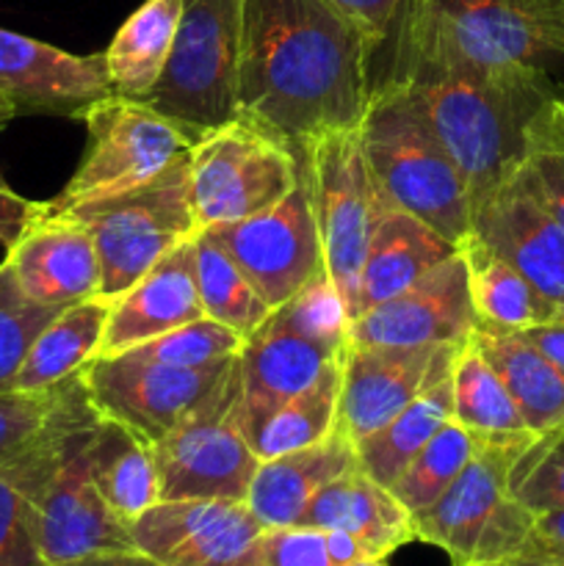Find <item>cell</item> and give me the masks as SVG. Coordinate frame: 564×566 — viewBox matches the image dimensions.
I'll use <instances>...</instances> for the list:
<instances>
[{"label": "cell", "instance_id": "816d5d0a", "mask_svg": "<svg viewBox=\"0 0 564 566\" xmlns=\"http://www.w3.org/2000/svg\"><path fill=\"white\" fill-rule=\"evenodd\" d=\"M17 116V111H14V105L9 103V99L3 97V94H0V130H3L6 125H9L11 119H14Z\"/></svg>", "mask_w": 564, "mask_h": 566}, {"label": "cell", "instance_id": "7c38bea8", "mask_svg": "<svg viewBox=\"0 0 564 566\" xmlns=\"http://www.w3.org/2000/svg\"><path fill=\"white\" fill-rule=\"evenodd\" d=\"M160 501H243L258 453L241 418V370L186 423L153 446Z\"/></svg>", "mask_w": 564, "mask_h": 566}, {"label": "cell", "instance_id": "4fadbf2b", "mask_svg": "<svg viewBox=\"0 0 564 566\" xmlns=\"http://www.w3.org/2000/svg\"><path fill=\"white\" fill-rule=\"evenodd\" d=\"M208 232L247 271L271 310L282 307L326 269L302 160L288 197L249 219L208 227Z\"/></svg>", "mask_w": 564, "mask_h": 566}, {"label": "cell", "instance_id": "603a6c76", "mask_svg": "<svg viewBox=\"0 0 564 566\" xmlns=\"http://www.w3.org/2000/svg\"><path fill=\"white\" fill-rule=\"evenodd\" d=\"M354 468H359L357 448L337 420L330 437L315 446L263 459L249 486L247 506L265 528L302 525L315 495Z\"/></svg>", "mask_w": 564, "mask_h": 566}, {"label": "cell", "instance_id": "7a4b0ae2", "mask_svg": "<svg viewBox=\"0 0 564 566\" xmlns=\"http://www.w3.org/2000/svg\"><path fill=\"white\" fill-rule=\"evenodd\" d=\"M374 48L326 0H243L241 116L291 144L359 127L376 83Z\"/></svg>", "mask_w": 564, "mask_h": 566}, {"label": "cell", "instance_id": "bcb514c9", "mask_svg": "<svg viewBox=\"0 0 564 566\" xmlns=\"http://www.w3.org/2000/svg\"><path fill=\"white\" fill-rule=\"evenodd\" d=\"M523 553L525 556H545L564 562V509L536 514L534 531H531L529 545L523 547Z\"/></svg>", "mask_w": 564, "mask_h": 566}, {"label": "cell", "instance_id": "8992f818", "mask_svg": "<svg viewBox=\"0 0 564 566\" xmlns=\"http://www.w3.org/2000/svg\"><path fill=\"white\" fill-rule=\"evenodd\" d=\"M97 412L81 379L70 376L61 398V429L48 475L36 497V534L44 564L88 553L133 551L130 525L105 503L92 468Z\"/></svg>", "mask_w": 564, "mask_h": 566}, {"label": "cell", "instance_id": "52a82bcc", "mask_svg": "<svg viewBox=\"0 0 564 566\" xmlns=\"http://www.w3.org/2000/svg\"><path fill=\"white\" fill-rule=\"evenodd\" d=\"M243 0H182L180 28L158 83L142 97L194 144L241 116L238 53Z\"/></svg>", "mask_w": 564, "mask_h": 566}, {"label": "cell", "instance_id": "ee69618b", "mask_svg": "<svg viewBox=\"0 0 564 566\" xmlns=\"http://www.w3.org/2000/svg\"><path fill=\"white\" fill-rule=\"evenodd\" d=\"M341 17H346L374 48H385L393 25H396L398 11L404 9L407 0H326Z\"/></svg>", "mask_w": 564, "mask_h": 566}, {"label": "cell", "instance_id": "4316f807", "mask_svg": "<svg viewBox=\"0 0 564 566\" xmlns=\"http://www.w3.org/2000/svg\"><path fill=\"white\" fill-rule=\"evenodd\" d=\"M470 340L512 392L531 434L540 437L564 426V374L540 348L518 332L476 329Z\"/></svg>", "mask_w": 564, "mask_h": 566}, {"label": "cell", "instance_id": "7bdbcfd3", "mask_svg": "<svg viewBox=\"0 0 564 566\" xmlns=\"http://www.w3.org/2000/svg\"><path fill=\"white\" fill-rule=\"evenodd\" d=\"M263 566H337L330 553L326 531L313 525L265 528L258 542Z\"/></svg>", "mask_w": 564, "mask_h": 566}, {"label": "cell", "instance_id": "83f0119b", "mask_svg": "<svg viewBox=\"0 0 564 566\" xmlns=\"http://www.w3.org/2000/svg\"><path fill=\"white\" fill-rule=\"evenodd\" d=\"M61 398L31 448L0 468V566H44L36 534V497L59 442Z\"/></svg>", "mask_w": 564, "mask_h": 566}, {"label": "cell", "instance_id": "ffe728a7", "mask_svg": "<svg viewBox=\"0 0 564 566\" xmlns=\"http://www.w3.org/2000/svg\"><path fill=\"white\" fill-rule=\"evenodd\" d=\"M473 235L512 260L564 313V230L536 202L520 166L473 210Z\"/></svg>", "mask_w": 564, "mask_h": 566}, {"label": "cell", "instance_id": "f907efd6", "mask_svg": "<svg viewBox=\"0 0 564 566\" xmlns=\"http://www.w3.org/2000/svg\"><path fill=\"white\" fill-rule=\"evenodd\" d=\"M484 566H564V562H556V558H545V556H514L506 558V562L498 564H484Z\"/></svg>", "mask_w": 564, "mask_h": 566}, {"label": "cell", "instance_id": "b9f144b4", "mask_svg": "<svg viewBox=\"0 0 564 566\" xmlns=\"http://www.w3.org/2000/svg\"><path fill=\"white\" fill-rule=\"evenodd\" d=\"M64 381L48 390L0 392V468L14 462L42 434L59 407Z\"/></svg>", "mask_w": 564, "mask_h": 566}, {"label": "cell", "instance_id": "ac0fdd59", "mask_svg": "<svg viewBox=\"0 0 564 566\" xmlns=\"http://www.w3.org/2000/svg\"><path fill=\"white\" fill-rule=\"evenodd\" d=\"M0 94L20 114L83 119L92 105L111 97L105 55H75L39 39L0 28Z\"/></svg>", "mask_w": 564, "mask_h": 566}, {"label": "cell", "instance_id": "681fc988", "mask_svg": "<svg viewBox=\"0 0 564 566\" xmlns=\"http://www.w3.org/2000/svg\"><path fill=\"white\" fill-rule=\"evenodd\" d=\"M326 539H330V553L337 566H348L363 562V558H374L368 547H365L357 536L346 534V531H326Z\"/></svg>", "mask_w": 564, "mask_h": 566}, {"label": "cell", "instance_id": "8fae6325", "mask_svg": "<svg viewBox=\"0 0 564 566\" xmlns=\"http://www.w3.org/2000/svg\"><path fill=\"white\" fill-rule=\"evenodd\" d=\"M236 368L238 357L205 368H175L111 354L83 365L77 379L100 418L125 426L147 446H158L219 396Z\"/></svg>", "mask_w": 564, "mask_h": 566}, {"label": "cell", "instance_id": "836d02e7", "mask_svg": "<svg viewBox=\"0 0 564 566\" xmlns=\"http://www.w3.org/2000/svg\"><path fill=\"white\" fill-rule=\"evenodd\" d=\"M341 363H332L313 385L299 390L280 407L271 409L249 434L258 459H274L282 453L302 451L315 446L337 426V401H341Z\"/></svg>", "mask_w": 564, "mask_h": 566}, {"label": "cell", "instance_id": "f5cc1de1", "mask_svg": "<svg viewBox=\"0 0 564 566\" xmlns=\"http://www.w3.org/2000/svg\"><path fill=\"white\" fill-rule=\"evenodd\" d=\"M348 566H390L385 562V558H363V562L357 564H348Z\"/></svg>", "mask_w": 564, "mask_h": 566}, {"label": "cell", "instance_id": "d4e9b609", "mask_svg": "<svg viewBox=\"0 0 564 566\" xmlns=\"http://www.w3.org/2000/svg\"><path fill=\"white\" fill-rule=\"evenodd\" d=\"M302 525L346 531L357 536L374 558H387L398 547L415 542L412 514L393 495L390 486H382L359 468L326 484L310 503Z\"/></svg>", "mask_w": 564, "mask_h": 566}, {"label": "cell", "instance_id": "ab89813d", "mask_svg": "<svg viewBox=\"0 0 564 566\" xmlns=\"http://www.w3.org/2000/svg\"><path fill=\"white\" fill-rule=\"evenodd\" d=\"M509 492L531 514L564 509V426L534 437L509 470Z\"/></svg>", "mask_w": 564, "mask_h": 566}, {"label": "cell", "instance_id": "9c48e42d", "mask_svg": "<svg viewBox=\"0 0 564 566\" xmlns=\"http://www.w3.org/2000/svg\"><path fill=\"white\" fill-rule=\"evenodd\" d=\"M199 230L249 219L291 193L299 153L288 138L238 116L188 149Z\"/></svg>", "mask_w": 564, "mask_h": 566}, {"label": "cell", "instance_id": "cb8c5ba5", "mask_svg": "<svg viewBox=\"0 0 564 566\" xmlns=\"http://www.w3.org/2000/svg\"><path fill=\"white\" fill-rule=\"evenodd\" d=\"M457 252V243L442 238L415 216L385 202L376 216L363 271H359L357 315L407 291Z\"/></svg>", "mask_w": 564, "mask_h": 566}, {"label": "cell", "instance_id": "6da1fadb", "mask_svg": "<svg viewBox=\"0 0 564 566\" xmlns=\"http://www.w3.org/2000/svg\"><path fill=\"white\" fill-rule=\"evenodd\" d=\"M387 42H393L387 77L407 92L448 149L476 210L518 169L531 116L562 88L545 66L492 70L470 59L424 0L404 3Z\"/></svg>", "mask_w": 564, "mask_h": 566}, {"label": "cell", "instance_id": "e0dca14e", "mask_svg": "<svg viewBox=\"0 0 564 566\" xmlns=\"http://www.w3.org/2000/svg\"><path fill=\"white\" fill-rule=\"evenodd\" d=\"M462 346H348L341 363L337 420L354 442L390 423L404 407L451 376Z\"/></svg>", "mask_w": 564, "mask_h": 566}, {"label": "cell", "instance_id": "60d3db41", "mask_svg": "<svg viewBox=\"0 0 564 566\" xmlns=\"http://www.w3.org/2000/svg\"><path fill=\"white\" fill-rule=\"evenodd\" d=\"M271 315L285 326H291L293 332H299V335L313 337V340L326 343V346L343 348V352L348 348L352 318H348L346 304H343L341 293H337L326 269L315 274L296 296L288 298Z\"/></svg>", "mask_w": 564, "mask_h": 566}, {"label": "cell", "instance_id": "5b68a950", "mask_svg": "<svg viewBox=\"0 0 564 566\" xmlns=\"http://www.w3.org/2000/svg\"><path fill=\"white\" fill-rule=\"evenodd\" d=\"M61 213H70L92 232L100 258L97 298L111 302L142 280L164 254L199 232L188 153L133 191L75 205Z\"/></svg>", "mask_w": 564, "mask_h": 566}, {"label": "cell", "instance_id": "ba28073f", "mask_svg": "<svg viewBox=\"0 0 564 566\" xmlns=\"http://www.w3.org/2000/svg\"><path fill=\"white\" fill-rule=\"evenodd\" d=\"M313 199L326 274L335 282L348 318L357 315L359 271L382 199L359 144V127H341L293 144Z\"/></svg>", "mask_w": 564, "mask_h": 566}, {"label": "cell", "instance_id": "e575fe53", "mask_svg": "<svg viewBox=\"0 0 564 566\" xmlns=\"http://www.w3.org/2000/svg\"><path fill=\"white\" fill-rule=\"evenodd\" d=\"M194 263H197V287L205 318L230 326L247 340L274 313L252 285L247 271L208 230H199L194 238Z\"/></svg>", "mask_w": 564, "mask_h": 566}, {"label": "cell", "instance_id": "7dc6e473", "mask_svg": "<svg viewBox=\"0 0 564 566\" xmlns=\"http://www.w3.org/2000/svg\"><path fill=\"white\" fill-rule=\"evenodd\" d=\"M518 335H523L531 346L540 348V352L564 374V313L556 315L553 321H547V324L518 332Z\"/></svg>", "mask_w": 564, "mask_h": 566}, {"label": "cell", "instance_id": "1f68e13d", "mask_svg": "<svg viewBox=\"0 0 564 566\" xmlns=\"http://www.w3.org/2000/svg\"><path fill=\"white\" fill-rule=\"evenodd\" d=\"M453 420L479 440L529 442L534 440L525 426L512 392L506 390L498 370L487 363L473 340L462 343L451 368Z\"/></svg>", "mask_w": 564, "mask_h": 566}, {"label": "cell", "instance_id": "f1b7e54d", "mask_svg": "<svg viewBox=\"0 0 564 566\" xmlns=\"http://www.w3.org/2000/svg\"><path fill=\"white\" fill-rule=\"evenodd\" d=\"M180 17L182 0H144L122 22L103 53L114 94L142 99L158 83L169 61Z\"/></svg>", "mask_w": 564, "mask_h": 566}, {"label": "cell", "instance_id": "44dd1931", "mask_svg": "<svg viewBox=\"0 0 564 566\" xmlns=\"http://www.w3.org/2000/svg\"><path fill=\"white\" fill-rule=\"evenodd\" d=\"M194 238L164 254L142 280L111 298L108 324H105L103 348L97 357L122 354L177 326L205 318L197 287Z\"/></svg>", "mask_w": 564, "mask_h": 566}, {"label": "cell", "instance_id": "3957f363", "mask_svg": "<svg viewBox=\"0 0 564 566\" xmlns=\"http://www.w3.org/2000/svg\"><path fill=\"white\" fill-rule=\"evenodd\" d=\"M359 144L382 199L462 247L473 232L464 175L407 92L385 77L374 86L359 122Z\"/></svg>", "mask_w": 564, "mask_h": 566}, {"label": "cell", "instance_id": "d6a6232c", "mask_svg": "<svg viewBox=\"0 0 564 566\" xmlns=\"http://www.w3.org/2000/svg\"><path fill=\"white\" fill-rule=\"evenodd\" d=\"M453 418L451 376L420 392L409 407H404L390 423L354 442L357 462L363 473L379 481L382 486H393L407 464L418 457L420 448Z\"/></svg>", "mask_w": 564, "mask_h": 566}, {"label": "cell", "instance_id": "9a60e30c", "mask_svg": "<svg viewBox=\"0 0 564 566\" xmlns=\"http://www.w3.org/2000/svg\"><path fill=\"white\" fill-rule=\"evenodd\" d=\"M459 48L492 70L564 61V0H424Z\"/></svg>", "mask_w": 564, "mask_h": 566}, {"label": "cell", "instance_id": "277c9868", "mask_svg": "<svg viewBox=\"0 0 564 566\" xmlns=\"http://www.w3.org/2000/svg\"><path fill=\"white\" fill-rule=\"evenodd\" d=\"M529 442L476 437V451L462 473L429 509L412 514L415 539L440 547L451 566H484L520 556L536 514L509 492V470Z\"/></svg>", "mask_w": 564, "mask_h": 566}, {"label": "cell", "instance_id": "f6af8a7d", "mask_svg": "<svg viewBox=\"0 0 564 566\" xmlns=\"http://www.w3.org/2000/svg\"><path fill=\"white\" fill-rule=\"evenodd\" d=\"M39 213H42V202L20 197L0 171V247L9 249Z\"/></svg>", "mask_w": 564, "mask_h": 566}, {"label": "cell", "instance_id": "f546056e", "mask_svg": "<svg viewBox=\"0 0 564 566\" xmlns=\"http://www.w3.org/2000/svg\"><path fill=\"white\" fill-rule=\"evenodd\" d=\"M105 324H108L105 298H83L61 310L33 340L17 374L14 390H48L75 376L103 348Z\"/></svg>", "mask_w": 564, "mask_h": 566}, {"label": "cell", "instance_id": "2e32d148", "mask_svg": "<svg viewBox=\"0 0 564 566\" xmlns=\"http://www.w3.org/2000/svg\"><path fill=\"white\" fill-rule=\"evenodd\" d=\"M476 326L468 263L459 249L407 291L359 313L348 329V346H462Z\"/></svg>", "mask_w": 564, "mask_h": 566}, {"label": "cell", "instance_id": "74e56055", "mask_svg": "<svg viewBox=\"0 0 564 566\" xmlns=\"http://www.w3.org/2000/svg\"><path fill=\"white\" fill-rule=\"evenodd\" d=\"M241 346L243 337L230 326L213 318H199L122 354L133 359H147V363L175 365V368H205V365L236 359Z\"/></svg>", "mask_w": 564, "mask_h": 566}, {"label": "cell", "instance_id": "c3c4849f", "mask_svg": "<svg viewBox=\"0 0 564 566\" xmlns=\"http://www.w3.org/2000/svg\"><path fill=\"white\" fill-rule=\"evenodd\" d=\"M44 566H160L142 551H108V553H88V556L70 558V562L44 564Z\"/></svg>", "mask_w": 564, "mask_h": 566}, {"label": "cell", "instance_id": "7402d4cb", "mask_svg": "<svg viewBox=\"0 0 564 566\" xmlns=\"http://www.w3.org/2000/svg\"><path fill=\"white\" fill-rule=\"evenodd\" d=\"M343 348L299 335L269 315L265 324L243 340L238 354L241 418L247 437L271 409L313 385L332 363L343 359Z\"/></svg>", "mask_w": 564, "mask_h": 566}, {"label": "cell", "instance_id": "30bf717a", "mask_svg": "<svg viewBox=\"0 0 564 566\" xmlns=\"http://www.w3.org/2000/svg\"><path fill=\"white\" fill-rule=\"evenodd\" d=\"M81 122L88 136L86 153L59 197L48 202L55 210L133 191L194 147L191 133L122 94L100 99Z\"/></svg>", "mask_w": 564, "mask_h": 566}, {"label": "cell", "instance_id": "4dcf8cb0", "mask_svg": "<svg viewBox=\"0 0 564 566\" xmlns=\"http://www.w3.org/2000/svg\"><path fill=\"white\" fill-rule=\"evenodd\" d=\"M92 468L105 503L127 525L160 503V479L153 446L138 440L125 426L100 415L92 440Z\"/></svg>", "mask_w": 564, "mask_h": 566}, {"label": "cell", "instance_id": "d590c367", "mask_svg": "<svg viewBox=\"0 0 564 566\" xmlns=\"http://www.w3.org/2000/svg\"><path fill=\"white\" fill-rule=\"evenodd\" d=\"M520 175L536 202L564 230V92L547 97L531 116Z\"/></svg>", "mask_w": 564, "mask_h": 566}, {"label": "cell", "instance_id": "5bb4252c", "mask_svg": "<svg viewBox=\"0 0 564 566\" xmlns=\"http://www.w3.org/2000/svg\"><path fill=\"white\" fill-rule=\"evenodd\" d=\"M263 531L243 501H160L130 523L136 551L160 566H263Z\"/></svg>", "mask_w": 564, "mask_h": 566}, {"label": "cell", "instance_id": "8d00e7d4", "mask_svg": "<svg viewBox=\"0 0 564 566\" xmlns=\"http://www.w3.org/2000/svg\"><path fill=\"white\" fill-rule=\"evenodd\" d=\"M473 451L476 437L459 420L451 418L398 475L396 484L390 486L393 495L404 503L409 514L424 512L462 473Z\"/></svg>", "mask_w": 564, "mask_h": 566}, {"label": "cell", "instance_id": "484cf974", "mask_svg": "<svg viewBox=\"0 0 564 566\" xmlns=\"http://www.w3.org/2000/svg\"><path fill=\"white\" fill-rule=\"evenodd\" d=\"M459 249L468 263L470 302L479 318L476 329L523 332L562 315L525 280V274L512 260L503 258L479 235L470 232V238Z\"/></svg>", "mask_w": 564, "mask_h": 566}, {"label": "cell", "instance_id": "d6986e66", "mask_svg": "<svg viewBox=\"0 0 564 566\" xmlns=\"http://www.w3.org/2000/svg\"><path fill=\"white\" fill-rule=\"evenodd\" d=\"M6 265L20 291L44 307H70L100 291V258L92 232L48 202L6 249Z\"/></svg>", "mask_w": 564, "mask_h": 566}, {"label": "cell", "instance_id": "f35d334b", "mask_svg": "<svg viewBox=\"0 0 564 566\" xmlns=\"http://www.w3.org/2000/svg\"><path fill=\"white\" fill-rule=\"evenodd\" d=\"M64 307H44L31 302L17 285L14 274L0 263V392H11L22 363L39 332Z\"/></svg>", "mask_w": 564, "mask_h": 566}]
</instances>
